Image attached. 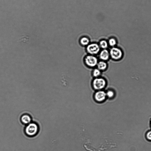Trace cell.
<instances>
[{
	"label": "cell",
	"instance_id": "2",
	"mask_svg": "<svg viewBox=\"0 0 151 151\" xmlns=\"http://www.w3.org/2000/svg\"><path fill=\"white\" fill-rule=\"evenodd\" d=\"M106 81L102 78H96L93 81V87L97 90H100L104 89L106 86Z\"/></svg>",
	"mask_w": 151,
	"mask_h": 151
},
{
	"label": "cell",
	"instance_id": "9",
	"mask_svg": "<svg viewBox=\"0 0 151 151\" xmlns=\"http://www.w3.org/2000/svg\"><path fill=\"white\" fill-rule=\"evenodd\" d=\"M98 68L100 71L105 70L107 67V64L104 61L98 62L97 65Z\"/></svg>",
	"mask_w": 151,
	"mask_h": 151
},
{
	"label": "cell",
	"instance_id": "6",
	"mask_svg": "<svg viewBox=\"0 0 151 151\" xmlns=\"http://www.w3.org/2000/svg\"><path fill=\"white\" fill-rule=\"evenodd\" d=\"M106 96V94L105 92L99 90L95 93V98L97 102H100L105 100Z\"/></svg>",
	"mask_w": 151,
	"mask_h": 151
},
{
	"label": "cell",
	"instance_id": "16",
	"mask_svg": "<svg viewBox=\"0 0 151 151\" xmlns=\"http://www.w3.org/2000/svg\"><path fill=\"white\" fill-rule=\"evenodd\" d=\"M147 137L149 140H151V131L149 132L147 135Z\"/></svg>",
	"mask_w": 151,
	"mask_h": 151
},
{
	"label": "cell",
	"instance_id": "15",
	"mask_svg": "<svg viewBox=\"0 0 151 151\" xmlns=\"http://www.w3.org/2000/svg\"><path fill=\"white\" fill-rule=\"evenodd\" d=\"M106 94L107 96L110 98H112L114 95V92L112 90L108 91Z\"/></svg>",
	"mask_w": 151,
	"mask_h": 151
},
{
	"label": "cell",
	"instance_id": "7",
	"mask_svg": "<svg viewBox=\"0 0 151 151\" xmlns=\"http://www.w3.org/2000/svg\"><path fill=\"white\" fill-rule=\"evenodd\" d=\"M110 57V52L106 49L102 50L99 54L100 58L104 61L108 60Z\"/></svg>",
	"mask_w": 151,
	"mask_h": 151
},
{
	"label": "cell",
	"instance_id": "12",
	"mask_svg": "<svg viewBox=\"0 0 151 151\" xmlns=\"http://www.w3.org/2000/svg\"><path fill=\"white\" fill-rule=\"evenodd\" d=\"M101 74V71L98 68H95L93 72V75L95 78H98Z\"/></svg>",
	"mask_w": 151,
	"mask_h": 151
},
{
	"label": "cell",
	"instance_id": "11",
	"mask_svg": "<svg viewBox=\"0 0 151 151\" xmlns=\"http://www.w3.org/2000/svg\"><path fill=\"white\" fill-rule=\"evenodd\" d=\"M80 42L83 45H88L89 43V40L87 37H83L80 40Z\"/></svg>",
	"mask_w": 151,
	"mask_h": 151
},
{
	"label": "cell",
	"instance_id": "5",
	"mask_svg": "<svg viewBox=\"0 0 151 151\" xmlns=\"http://www.w3.org/2000/svg\"><path fill=\"white\" fill-rule=\"evenodd\" d=\"M110 57L115 60H119L121 58L122 56L121 51L119 49L113 47L110 51Z\"/></svg>",
	"mask_w": 151,
	"mask_h": 151
},
{
	"label": "cell",
	"instance_id": "8",
	"mask_svg": "<svg viewBox=\"0 0 151 151\" xmlns=\"http://www.w3.org/2000/svg\"><path fill=\"white\" fill-rule=\"evenodd\" d=\"M31 118L30 116L28 114H25L22 116L21 120L22 123L25 124H28L31 123Z\"/></svg>",
	"mask_w": 151,
	"mask_h": 151
},
{
	"label": "cell",
	"instance_id": "4",
	"mask_svg": "<svg viewBox=\"0 0 151 151\" xmlns=\"http://www.w3.org/2000/svg\"><path fill=\"white\" fill-rule=\"evenodd\" d=\"M85 62L87 66L91 67L97 66L98 62L97 58L94 55H91L85 57Z\"/></svg>",
	"mask_w": 151,
	"mask_h": 151
},
{
	"label": "cell",
	"instance_id": "3",
	"mask_svg": "<svg viewBox=\"0 0 151 151\" xmlns=\"http://www.w3.org/2000/svg\"><path fill=\"white\" fill-rule=\"evenodd\" d=\"M100 48L99 45L96 43H92L87 45V51L91 55L98 54L100 51Z\"/></svg>",
	"mask_w": 151,
	"mask_h": 151
},
{
	"label": "cell",
	"instance_id": "13",
	"mask_svg": "<svg viewBox=\"0 0 151 151\" xmlns=\"http://www.w3.org/2000/svg\"><path fill=\"white\" fill-rule=\"evenodd\" d=\"M108 43L112 47H114L116 44V41L114 39L112 38L109 40Z\"/></svg>",
	"mask_w": 151,
	"mask_h": 151
},
{
	"label": "cell",
	"instance_id": "10",
	"mask_svg": "<svg viewBox=\"0 0 151 151\" xmlns=\"http://www.w3.org/2000/svg\"><path fill=\"white\" fill-rule=\"evenodd\" d=\"M108 43L106 40H102L100 41L99 45L100 48L104 49L108 47Z\"/></svg>",
	"mask_w": 151,
	"mask_h": 151
},
{
	"label": "cell",
	"instance_id": "14",
	"mask_svg": "<svg viewBox=\"0 0 151 151\" xmlns=\"http://www.w3.org/2000/svg\"><path fill=\"white\" fill-rule=\"evenodd\" d=\"M30 39V38L27 36H23L20 39H19L18 41L19 42H26L29 41Z\"/></svg>",
	"mask_w": 151,
	"mask_h": 151
},
{
	"label": "cell",
	"instance_id": "1",
	"mask_svg": "<svg viewBox=\"0 0 151 151\" xmlns=\"http://www.w3.org/2000/svg\"><path fill=\"white\" fill-rule=\"evenodd\" d=\"M39 127L37 125L34 123H30L26 127L25 131L28 136H33L35 135L39 131Z\"/></svg>",
	"mask_w": 151,
	"mask_h": 151
}]
</instances>
